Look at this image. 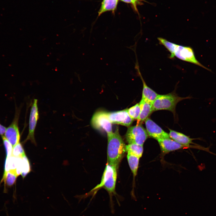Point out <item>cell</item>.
<instances>
[{
	"mask_svg": "<svg viewBox=\"0 0 216 216\" xmlns=\"http://www.w3.org/2000/svg\"><path fill=\"white\" fill-rule=\"evenodd\" d=\"M12 155L21 158L26 155L22 146L20 142L13 147Z\"/></svg>",
	"mask_w": 216,
	"mask_h": 216,
	"instance_id": "603a6c76",
	"label": "cell"
},
{
	"mask_svg": "<svg viewBox=\"0 0 216 216\" xmlns=\"http://www.w3.org/2000/svg\"><path fill=\"white\" fill-rule=\"evenodd\" d=\"M6 129V127L0 123V135H3L4 134Z\"/></svg>",
	"mask_w": 216,
	"mask_h": 216,
	"instance_id": "d4e9b609",
	"label": "cell"
},
{
	"mask_svg": "<svg viewBox=\"0 0 216 216\" xmlns=\"http://www.w3.org/2000/svg\"><path fill=\"white\" fill-rule=\"evenodd\" d=\"M91 124L94 128L104 130L107 134L112 132V123L106 112L99 111L94 113L91 119Z\"/></svg>",
	"mask_w": 216,
	"mask_h": 216,
	"instance_id": "52a82bcc",
	"label": "cell"
},
{
	"mask_svg": "<svg viewBox=\"0 0 216 216\" xmlns=\"http://www.w3.org/2000/svg\"><path fill=\"white\" fill-rule=\"evenodd\" d=\"M157 140L163 154H166L170 152L180 149L185 146L170 138L160 139Z\"/></svg>",
	"mask_w": 216,
	"mask_h": 216,
	"instance_id": "8fae6325",
	"label": "cell"
},
{
	"mask_svg": "<svg viewBox=\"0 0 216 216\" xmlns=\"http://www.w3.org/2000/svg\"><path fill=\"white\" fill-rule=\"evenodd\" d=\"M22 158V164L21 175L23 178H24L31 171V168L29 160L26 155Z\"/></svg>",
	"mask_w": 216,
	"mask_h": 216,
	"instance_id": "7402d4cb",
	"label": "cell"
},
{
	"mask_svg": "<svg viewBox=\"0 0 216 216\" xmlns=\"http://www.w3.org/2000/svg\"><path fill=\"white\" fill-rule=\"evenodd\" d=\"M127 158L129 167L135 177L137 174L140 158L129 153H128Z\"/></svg>",
	"mask_w": 216,
	"mask_h": 216,
	"instance_id": "2e32d148",
	"label": "cell"
},
{
	"mask_svg": "<svg viewBox=\"0 0 216 216\" xmlns=\"http://www.w3.org/2000/svg\"><path fill=\"white\" fill-rule=\"evenodd\" d=\"M107 115L112 123L128 127L132 124L133 121L129 116L127 109L114 112H107Z\"/></svg>",
	"mask_w": 216,
	"mask_h": 216,
	"instance_id": "9c48e42d",
	"label": "cell"
},
{
	"mask_svg": "<svg viewBox=\"0 0 216 216\" xmlns=\"http://www.w3.org/2000/svg\"><path fill=\"white\" fill-rule=\"evenodd\" d=\"M17 176L15 172L10 171L4 174L1 181H4L5 185L10 187L14 184Z\"/></svg>",
	"mask_w": 216,
	"mask_h": 216,
	"instance_id": "d6986e66",
	"label": "cell"
},
{
	"mask_svg": "<svg viewBox=\"0 0 216 216\" xmlns=\"http://www.w3.org/2000/svg\"><path fill=\"white\" fill-rule=\"evenodd\" d=\"M189 98V97H181L174 93L159 94L153 103V111L166 110L172 112L174 114L177 103L181 100Z\"/></svg>",
	"mask_w": 216,
	"mask_h": 216,
	"instance_id": "7a4b0ae2",
	"label": "cell"
},
{
	"mask_svg": "<svg viewBox=\"0 0 216 216\" xmlns=\"http://www.w3.org/2000/svg\"><path fill=\"white\" fill-rule=\"evenodd\" d=\"M148 136L146 130L142 125L139 124L128 128L125 138L128 144L143 145Z\"/></svg>",
	"mask_w": 216,
	"mask_h": 216,
	"instance_id": "277c9868",
	"label": "cell"
},
{
	"mask_svg": "<svg viewBox=\"0 0 216 216\" xmlns=\"http://www.w3.org/2000/svg\"><path fill=\"white\" fill-rule=\"evenodd\" d=\"M169 130L170 137L185 146L189 147L190 144L193 143L192 141L195 139L191 138L182 133L170 129Z\"/></svg>",
	"mask_w": 216,
	"mask_h": 216,
	"instance_id": "5bb4252c",
	"label": "cell"
},
{
	"mask_svg": "<svg viewBox=\"0 0 216 216\" xmlns=\"http://www.w3.org/2000/svg\"><path fill=\"white\" fill-rule=\"evenodd\" d=\"M158 39L159 44L164 46L170 52L171 54L170 56V58H173L175 57L174 51L177 44L170 42L166 39L161 37H158Z\"/></svg>",
	"mask_w": 216,
	"mask_h": 216,
	"instance_id": "ffe728a7",
	"label": "cell"
},
{
	"mask_svg": "<svg viewBox=\"0 0 216 216\" xmlns=\"http://www.w3.org/2000/svg\"><path fill=\"white\" fill-rule=\"evenodd\" d=\"M17 163V157L13 156L6 157L5 160L4 173L11 171L16 173V169Z\"/></svg>",
	"mask_w": 216,
	"mask_h": 216,
	"instance_id": "ac0fdd59",
	"label": "cell"
},
{
	"mask_svg": "<svg viewBox=\"0 0 216 216\" xmlns=\"http://www.w3.org/2000/svg\"><path fill=\"white\" fill-rule=\"evenodd\" d=\"M20 110L16 108L14 118L12 122L6 128L4 136L10 142L13 147L19 142L20 136L18 126V122Z\"/></svg>",
	"mask_w": 216,
	"mask_h": 216,
	"instance_id": "8992f818",
	"label": "cell"
},
{
	"mask_svg": "<svg viewBox=\"0 0 216 216\" xmlns=\"http://www.w3.org/2000/svg\"><path fill=\"white\" fill-rule=\"evenodd\" d=\"M118 0H103L98 12L99 16L103 13L107 11H111L114 12L116 9Z\"/></svg>",
	"mask_w": 216,
	"mask_h": 216,
	"instance_id": "9a60e30c",
	"label": "cell"
},
{
	"mask_svg": "<svg viewBox=\"0 0 216 216\" xmlns=\"http://www.w3.org/2000/svg\"><path fill=\"white\" fill-rule=\"evenodd\" d=\"M125 149L127 152L140 158L143 152V146L136 144H128L126 145Z\"/></svg>",
	"mask_w": 216,
	"mask_h": 216,
	"instance_id": "e0dca14e",
	"label": "cell"
},
{
	"mask_svg": "<svg viewBox=\"0 0 216 216\" xmlns=\"http://www.w3.org/2000/svg\"><path fill=\"white\" fill-rule=\"evenodd\" d=\"M38 100L34 99L31 108L29 121L28 134L24 142L30 140L35 145L36 143L34 138V131L37 121L39 119Z\"/></svg>",
	"mask_w": 216,
	"mask_h": 216,
	"instance_id": "ba28073f",
	"label": "cell"
},
{
	"mask_svg": "<svg viewBox=\"0 0 216 216\" xmlns=\"http://www.w3.org/2000/svg\"><path fill=\"white\" fill-rule=\"evenodd\" d=\"M146 130L150 137L157 140L162 138H170L169 134L163 130L151 119L145 120Z\"/></svg>",
	"mask_w": 216,
	"mask_h": 216,
	"instance_id": "30bf717a",
	"label": "cell"
},
{
	"mask_svg": "<svg viewBox=\"0 0 216 216\" xmlns=\"http://www.w3.org/2000/svg\"><path fill=\"white\" fill-rule=\"evenodd\" d=\"M141 107L140 112L137 119V124L145 121L153 112V103L141 99L139 103Z\"/></svg>",
	"mask_w": 216,
	"mask_h": 216,
	"instance_id": "4fadbf2b",
	"label": "cell"
},
{
	"mask_svg": "<svg viewBox=\"0 0 216 216\" xmlns=\"http://www.w3.org/2000/svg\"><path fill=\"white\" fill-rule=\"evenodd\" d=\"M174 56L181 60L195 64L211 71L210 69L203 65L197 60L193 50L190 46L177 44L174 51Z\"/></svg>",
	"mask_w": 216,
	"mask_h": 216,
	"instance_id": "5b68a950",
	"label": "cell"
},
{
	"mask_svg": "<svg viewBox=\"0 0 216 216\" xmlns=\"http://www.w3.org/2000/svg\"><path fill=\"white\" fill-rule=\"evenodd\" d=\"M107 135L108 163L118 168L126 152V145L118 128L115 132Z\"/></svg>",
	"mask_w": 216,
	"mask_h": 216,
	"instance_id": "6da1fadb",
	"label": "cell"
},
{
	"mask_svg": "<svg viewBox=\"0 0 216 216\" xmlns=\"http://www.w3.org/2000/svg\"><path fill=\"white\" fill-rule=\"evenodd\" d=\"M127 110L129 116L133 120L137 119L141 111V107L140 103L136 104L129 109H127Z\"/></svg>",
	"mask_w": 216,
	"mask_h": 216,
	"instance_id": "44dd1931",
	"label": "cell"
},
{
	"mask_svg": "<svg viewBox=\"0 0 216 216\" xmlns=\"http://www.w3.org/2000/svg\"><path fill=\"white\" fill-rule=\"evenodd\" d=\"M122 1L128 3H130L131 4H132L134 7V10H136L137 11V9L136 8L135 4L134 3V2L133 1V0H121Z\"/></svg>",
	"mask_w": 216,
	"mask_h": 216,
	"instance_id": "484cf974",
	"label": "cell"
},
{
	"mask_svg": "<svg viewBox=\"0 0 216 216\" xmlns=\"http://www.w3.org/2000/svg\"><path fill=\"white\" fill-rule=\"evenodd\" d=\"M138 65L137 63L136 64L135 68L138 70L139 74L140 75L142 80L143 85L141 99L153 103L159 94L148 87L146 84L141 75Z\"/></svg>",
	"mask_w": 216,
	"mask_h": 216,
	"instance_id": "7c38bea8",
	"label": "cell"
},
{
	"mask_svg": "<svg viewBox=\"0 0 216 216\" xmlns=\"http://www.w3.org/2000/svg\"><path fill=\"white\" fill-rule=\"evenodd\" d=\"M117 168L108 163L103 173L100 183L93 190L103 187L109 193H115Z\"/></svg>",
	"mask_w": 216,
	"mask_h": 216,
	"instance_id": "3957f363",
	"label": "cell"
},
{
	"mask_svg": "<svg viewBox=\"0 0 216 216\" xmlns=\"http://www.w3.org/2000/svg\"><path fill=\"white\" fill-rule=\"evenodd\" d=\"M2 137L7 157H9L12 155L13 146L4 136H2Z\"/></svg>",
	"mask_w": 216,
	"mask_h": 216,
	"instance_id": "cb8c5ba5",
	"label": "cell"
}]
</instances>
